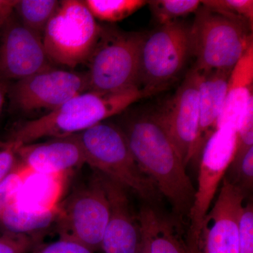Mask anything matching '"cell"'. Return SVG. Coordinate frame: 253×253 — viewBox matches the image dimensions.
Masks as SVG:
<instances>
[{
	"instance_id": "1",
	"label": "cell",
	"mask_w": 253,
	"mask_h": 253,
	"mask_svg": "<svg viewBox=\"0 0 253 253\" xmlns=\"http://www.w3.org/2000/svg\"><path fill=\"white\" fill-rule=\"evenodd\" d=\"M121 127L141 170L171 205L176 221L189 217L196 189L180 155L156 113L131 116Z\"/></svg>"
},
{
	"instance_id": "2",
	"label": "cell",
	"mask_w": 253,
	"mask_h": 253,
	"mask_svg": "<svg viewBox=\"0 0 253 253\" xmlns=\"http://www.w3.org/2000/svg\"><path fill=\"white\" fill-rule=\"evenodd\" d=\"M147 95L139 88L114 92L86 91L44 116L16 124L6 141L17 146L77 134L126 111Z\"/></svg>"
},
{
	"instance_id": "3",
	"label": "cell",
	"mask_w": 253,
	"mask_h": 253,
	"mask_svg": "<svg viewBox=\"0 0 253 253\" xmlns=\"http://www.w3.org/2000/svg\"><path fill=\"white\" fill-rule=\"evenodd\" d=\"M74 135L93 170L134 191L146 204H160L162 196L141 170L121 126L104 121Z\"/></svg>"
},
{
	"instance_id": "4",
	"label": "cell",
	"mask_w": 253,
	"mask_h": 253,
	"mask_svg": "<svg viewBox=\"0 0 253 253\" xmlns=\"http://www.w3.org/2000/svg\"><path fill=\"white\" fill-rule=\"evenodd\" d=\"M190 26L194 67L200 72L232 70L253 44V26L226 17L201 5Z\"/></svg>"
},
{
	"instance_id": "5",
	"label": "cell",
	"mask_w": 253,
	"mask_h": 253,
	"mask_svg": "<svg viewBox=\"0 0 253 253\" xmlns=\"http://www.w3.org/2000/svg\"><path fill=\"white\" fill-rule=\"evenodd\" d=\"M78 181L58 207L55 229L59 239L69 240L96 253L101 251L109 221V201L99 174L94 170Z\"/></svg>"
},
{
	"instance_id": "6",
	"label": "cell",
	"mask_w": 253,
	"mask_h": 253,
	"mask_svg": "<svg viewBox=\"0 0 253 253\" xmlns=\"http://www.w3.org/2000/svg\"><path fill=\"white\" fill-rule=\"evenodd\" d=\"M102 30L84 1L64 0L60 1L42 39L52 64L75 68L88 62Z\"/></svg>"
},
{
	"instance_id": "7",
	"label": "cell",
	"mask_w": 253,
	"mask_h": 253,
	"mask_svg": "<svg viewBox=\"0 0 253 253\" xmlns=\"http://www.w3.org/2000/svg\"><path fill=\"white\" fill-rule=\"evenodd\" d=\"M146 36L142 32L103 27L87 62L89 90L114 92L138 87L141 46Z\"/></svg>"
},
{
	"instance_id": "8",
	"label": "cell",
	"mask_w": 253,
	"mask_h": 253,
	"mask_svg": "<svg viewBox=\"0 0 253 253\" xmlns=\"http://www.w3.org/2000/svg\"><path fill=\"white\" fill-rule=\"evenodd\" d=\"M190 26L182 21L162 25L146 33L141 46L137 86L147 96L179 76L191 56Z\"/></svg>"
},
{
	"instance_id": "9",
	"label": "cell",
	"mask_w": 253,
	"mask_h": 253,
	"mask_svg": "<svg viewBox=\"0 0 253 253\" xmlns=\"http://www.w3.org/2000/svg\"><path fill=\"white\" fill-rule=\"evenodd\" d=\"M236 146V130L230 126L217 128L205 143L199 158L197 189L189 214L187 246L190 253H196L203 221L234 159Z\"/></svg>"
},
{
	"instance_id": "10",
	"label": "cell",
	"mask_w": 253,
	"mask_h": 253,
	"mask_svg": "<svg viewBox=\"0 0 253 253\" xmlns=\"http://www.w3.org/2000/svg\"><path fill=\"white\" fill-rule=\"evenodd\" d=\"M89 90L86 73L51 66L10 83L7 97L11 107L18 112L30 113L41 110L49 112L71 98Z\"/></svg>"
},
{
	"instance_id": "11",
	"label": "cell",
	"mask_w": 253,
	"mask_h": 253,
	"mask_svg": "<svg viewBox=\"0 0 253 253\" xmlns=\"http://www.w3.org/2000/svg\"><path fill=\"white\" fill-rule=\"evenodd\" d=\"M199 72L193 67L172 97L155 111L186 167L199 158Z\"/></svg>"
},
{
	"instance_id": "12",
	"label": "cell",
	"mask_w": 253,
	"mask_h": 253,
	"mask_svg": "<svg viewBox=\"0 0 253 253\" xmlns=\"http://www.w3.org/2000/svg\"><path fill=\"white\" fill-rule=\"evenodd\" d=\"M51 65L42 37L25 26L13 11L0 26V80L20 81Z\"/></svg>"
},
{
	"instance_id": "13",
	"label": "cell",
	"mask_w": 253,
	"mask_h": 253,
	"mask_svg": "<svg viewBox=\"0 0 253 253\" xmlns=\"http://www.w3.org/2000/svg\"><path fill=\"white\" fill-rule=\"evenodd\" d=\"M246 197L225 176L206 214L195 253H239V219Z\"/></svg>"
},
{
	"instance_id": "14",
	"label": "cell",
	"mask_w": 253,
	"mask_h": 253,
	"mask_svg": "<svg viewBox=\"0 0 253 253\" xmlns=\"http://www.w3.org/2000/svg\"><path fill=\"white\" fill-rule=\"evenodd\" d=\"M97 173L104 185L110 208L101 250L104 253H137L142 240L137 216L133 212L127 190Z\"/></svg>"
},
{
	"instance_id": "15",
	"label": "cell",
	"mask_w": 253,
	"mask_h": 253,
	"mask_svg": "<svg viewBox=\"0 0 253 253\" xmlns=\"http://www.w3.org/2000/svg\"><path fill=\"white\" fill-rule=\"evenodd\" d=\"M16 151L19 166L26 171L59 174L86 165L84 153L74 134L23 145Z\"/></svg>"
},
{
	"instance_id": "16",
	"label": "cell",
	"mask_w": 253,
	"mask_h": 253,
	"mask_svg": "<svg viewBox=\"0 0 253 253\" xmlns=\"http://www.w3.org/2000/svg\"><path fill=\"white\" fill-rule=\"evenodd\" d=\"M253 104V44L239 60L229 76L225 101L217 128L230 126L236 130Z\"/></svg>"
},
{
	"instance_id": "17",
	"label": "cell",
	"mask_w": 253,
	"mask_h": 253,
	"mask_svg": "<svg viewBox=\"0 0 253 253\" xmlns=\"http://www.w3.org/2000/svg\"><path fill=\"white\" fill-rule=\"evenodd\" d=\"M232 70L199 72L200 123L198 135L199 157L205 143L217 129L218 119L225 101L228 82Z\"/></svg>"
},
{
	"instance_id": "18",
	"label": "cell",
	"mask_w": 253,
	"mask_h": 253,
	"mask_svg": "<svg viewBox=\"0 0 253 253\" xmlns=\"http://www.w3.org/2000/svg\"><path fill=\"white\" fill-rule=\"evenodd\" d=\"M136 216L149 253H190L172 222L156 208L146 204Z\"/></svg>"
},
{
	"instance_id": "19",
	"label": "cell",
	"mask_w": 253,
	"mask_h": 253,
	"mask_svg": "<svg viewBox=\"0 0 253 253\" xmlns=\"http://www.w3.org/2000/svg\"><path fill=\"white\" fill-rule=\"evenodd\" d=\"M57 206L28 211L16 199L0 213V231L26 236H45L55 228L58 218Z\"/></svg>"
},
{
	"instance_id": "20",
	"label": "cell",
	"mask_w": 253,
	"mask_h": 253,
	"mask_svg": "<svg viewBox=\"0 0 253 253\" xmlns=\"http://www.w3.org/2000/svg\"><path fill=\"white\" fill-rule=\"evenodd\" d=\"M59 4L56 0H17L13 11L25 26L42 37Z\"/></svg>"
},
{
	"instance_id": "21",
	"label": "cell",
	"mask_w": 253,
	"mask_h": 253,
	"mask_svg": "<svg viewBox=\"0 0 253 253\" xmlns=\"http://www.w3.org/2000/svg\"><path fill=\"white\" fill-rule=\"evenodd\" d=\"M95 19L114 23L135 13L149 1L144 0H86L84 1Z\"/></svg>"
},
{
	"instance_id": "22",
	"label": "cell",
	"mask_w": 253,
	"mask_h": 253,
	"mask_svg": "<svg viewBox=\"0 0 253 253\" xmlns=\"http://www.w3.org/2000/svg\"><path fill=\"white\" fill-rule=\"evenodd\" d=\"M151 11L156 21L161 26L177 21V18L184 17L196 13L201 6L199 0H156L149 1Z\"/></svg>"
},
{
	"instance_id": "23",
	"label": "cell",
	"mask_w": 253,
	"mask_h": 253,
	"mask_svg": "<svg viewBox=\"0 0 253 253\" xmlns=\"http://www.w3.org/2000/svg\"><path fill=\"white\" fill-rule=\"evenodd\" d=\"M201 5L226 17L253 26V0H206L201 1Z\"/></svg>"
},
{
	"instance_id": "24",
	"label": "cell",
	"mask_w": 253,
	"mask_h": 253,
	"mask_svg": "<svg viewBox=\"0 0 253 253\" xmlns=\"http://www.w3.org/2000/svg\"><path fill=\"white\" fill-rule=\"evenodd\" d=\"M225 177L233 185L241 189L245 195L252 191L253 186V146L238 162L231 163Z\"/></svg>"
},
{
	"instance_id": "25",
	"label": "cell",
	"mask_w": 253,
	"mask_h": 253,
	"mask_svg": "<svg viewBox=\"0 0 253 253\" xmlns=\"http://www.w3.org/2000/svg\"><path fill=\"white\" fill-rule=\"evenodd\" d=\"M44 237L0 231V253H29L43 244Z\"/></svg>"
},
{
	"instance_id": "26",
	"label": "cell",
	"mask_w": 253,
	"mask_h": 253,
	"mask_svg": "<svg viewBox=\"0 0 253 253\" xmlns=\"http://www.w3.org/2000/svg\"><path fill=\"white\" fill-rule=\"evenodd\" d=\"M239 253H253V202L243 206L239 219Z\"/></svg>"
},
{
	"instance_id": "27",
	"label": "cell",
	"mask_w": 253,
	"mask_h": 253,
	"mask_svg": "<svg viewBox=\"0 0 253 253\" xmlns=\"http://www.w3.org/2000/svg\"><path fill=\"white\" fill-rule=\"evenodd\" d=\"M253 146V104L236 130V146L232 162L236 163Z\"/></svg>"
},
{
	"instance_id": "28",
	"label": "cell",
	"mask_w": 253,
	"mask_h": 253,
	"mask_svg": "<svg viewBox=\"0 0 253 253\" xmlns=\"http://www.w3.org/2000/svg\"><path fill=\"white\" fill-rule=\"evenodd\" d=\"M23 169L18 167L0 184V213L16 198L18 189L23 182Z\"/></svg>"
},
{
	"instance_id": "29",
	"label": "cell",
	"mask_w": 253,
	"mask_h": 253,
	"mask_svg": "<svg viewBox=\"0 0 253 253\" xmlns=\"http://www.w3.org/2000/svg\"><path fill=\"white\" fill-rule=\"evenodd\" d=\"M29 253H95L84 246L69 241L59 239L49 244L43 243Z\"/></svg>"
},
{
	"instance_id": "30",
	"label": "cell",
	"mask_w": 253,
	"mask_h": 253,
	"mask_svg": "<svg viewBox=\"0 0 253 253\" xmlns=\"http://www.w3.org/2000/svg\"><path fill=\"white\" fill-rule=\"evenodd\" d=\"M6 146L0 149V184L19 167L17 154L18 146L5 141Z\"/></svg>"
},
{
	"instance_id": "31",
	"label": "cell",
	"mask_w": 253,
	"mask_h": 253,
	"mask_svg": "<svg viewBox=\"0 0 253 253\" xmlns=\"http://www.w3.org/2000/svg\"><path fill=\"white\" fill-rule=\"evenodd\" d=\"M14 1L0 0V26L4 22L9 14L12 12L14 7Z\"/></svg>"
},
{
	"instance_id": "32",
	"label": "cell",
	"mask_w": 253,
	"mask_h": 253,
	"mask_svg": "<svg viewBox=\"0 0 253 253\" xmlns=\"http://www.w3.org/2000/svg\"><path fill=\"white\" fill-rule=\"evenodd\" d=\"M10 83H11L0 80V114L2 111L5 101L7 97Z\"/></svg>"
},
{
	"instance_id": "33",
	"label": "cell",
	"mask_w": 253,
	"mask_h": 253,
	"mask_svg": "<svg viewBox=\"0 0 253 253\" xmlns=\"http://www.w3.org/2000/svg\"><path fill=\"white\" fill-rule=\"evenodd\" d=\"M137 253H149L147 249H146V246H144V243H143L142 241H141V246Z\"/></svg>"
},
{
	"instance_id": "34",
	"label": "cell",
	"mask_w": 253,
	"mask_h": 253,
	"mask_svg": "<svg viewBox=\"0 0 253 253\" xmlns=\"http://www.w3.org/2000/svg\"><path fill=\"white\" fill-rule=\"evenodd\" d=\"M6 141H0V149H1V148L4 147V146H6Z\"/></svg>"
}]
</instances>
